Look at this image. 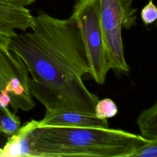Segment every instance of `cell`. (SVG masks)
<instances>
[{
    "label": "cell",
    "instance_id": "cell-13",
    "mask_svg": "<svg viewBox=\"0 0 157 157\" xmlns=\"http://www.w3.org/2000/svg\"><path fill=\"white\" fill-rule=\"evenodd\" d=\"M10 39V38L0 36V47L4 49H9Z\"/></svg>",
    "mask_w": 157,
    "mask_h": 157
},
{
    "label": "cell",
    "instance_id": "cell-10",
    "mask_svg": "<svg viewBox=\"0 0 157 157\" xmlns=\"http://www.w3.org/2000/svg\"><path fill=\"white\" fill-rule=\"evenodd\" d=\"M118 108L114 101L109 98L99 100L94 107V115L101 119H108L115 117Z\"/></svg>",
    "mask_w": 157,
    "mask_h": 157
},
{
    "label": "cell",
    "instance_id": "cell-6",
    "mask_svg": "<svg viewBox=\"0 0 157 157\" xmlns=\"http://www.w3.org/2000/svg\"><path fill=\"white\" fill-rule=\"evenodd\" d=\"M34 23V16L25 6L12 0H0V36L13 38L18 34L16 30L26 31Z\"/></svg>",
    "mask_w": 157,
    "mask_h": 157
},
{
    "label": "cell",
    "instance_id": "cell-1",
    "mask_svg": "<svg viewBox=\"0 0 157 157\" xmlns=\"http://www.w3.org/2000/svg\"><path fill=\"white\" fill-rule=\"evenodd\" d=\"M29 32L11 38L31 78L30 93L46 110H74L94 114L98 96L85 86L90 74L85 45L75 18L60 19L41 12Z\"/></svg>",
    "mask_w": 157,
    "mask_h": 157
},
{
    "label": "cell",
    "instance_id": "cell-11",
    "mask_svg": "<svg viewBox=\"0 0 157 157\" xmlns=\"http://www.w3.org/2000/svg\"><path fill=\"white\" fill-rule=\"evenodd\" d=\"M157 140H150L139 148L131 157H156Z\"/></svg>",
    "mask_w": 157,
    "mask_h": 157
},
{
    "label": "cell",
    "instance_id": "cell-14",
    "mask_svg": "<svg viewBox=\"0 0 157 157\" xmlns=\"http://www.w3.org/2000/svg\"><path fill=\"white\" fill-rule=\"evenodd\" d=\"M12 1L19 5L26 7V6H28L34 3L36 0H12Z\"/></svg>",
    "mask_w": 157,
    "mask_h": 157
},
{
    "label": "cell",
    "instance_id": "cell-7",
    "mask_svg": "<svg viewBox=\"0 0 157 157\" xmlns=\"http://www.w3.org/2000/svg\"><path fill=\"white\" fill-rule=\"evenodd\" d=\"M33 120L39 126L109 127L107 119L99 118L94 114L69 110H46L42 120Z\"/></svg>",
    "mask_w": 157,
    "mask_h": 157
},
{
    "label": "cell",
    "instance_id": "cell-3",
    "mask_svg": "<svg viewBox=\"0 0 157 157\" xmlns=\"http://www.w3.org/2000/svg\"><path fill=\"white\" fill-rule=\"evenodd\" d=\"M71 15L80 28L90 75L97 83L102 85L111 68L101 26L99 0H75Z\"/></svg>",
    "mask_w": 157,
    "mask_h": 157
},
{
    "label": "cell",
    "instance_id": "cell-5",
    "mask_svg": "<svg viewBox=\"0 0 157 157\" xmlns=\"http://www.w3.org/2000/svg\"><path fill=\"white\" fill-rule=\"evenodd\" d=\"M29 72L20 56L0 47V107L13 112L28 111L36 105L29 86Z\"/></svg>",
    "mask_w": 157,
    "mask_h": 157
},
{
    "label": "cell",
    "instance_id": "cell-9",
    "mask_svg": "<svg viewBox=\"0 0 157 157\" xmlns=\"http://www.w3.org/2000/svg\"><path fill=\"white\" fill-rule=\"evenodd\" d=\"M21 121L17 113L11 112L8 107H0V134L11 136L17 133Z\"/></svg>",
    "mask_w": 157,
    "mask_h": 157
},
{
    "label": "cell",
    "instance_id": "cell-15",
    "mask_svg": "<svg viewBox=\"0 0 157 157\" xmlns=\"http://www.w3.org/2000/svg\"><path fill=\"white\" fill-rule=\"evenodd\" d=\"M2 148H0V156H1V155H2Z\"/></svg>",
    "mask_w": 157,
    "mask_h": 157
},
{
    "label": "cell",
    "instance_id": "cell-2",
    "mask_svg": "<svg viewBox=\"0 0 157 157\" xmlns=\"http://www.w3.org/2000/svg\"><path fill=\"white\" fill-rule=\"evenodd\" d=\"M148 140L109 127L39 126L31 120L9 137L3 151L7 156L131 157Z\"/></svg>",
    "mask_w": 157,
    "mask_h": 157
},
{
    "label": "cell",
    "instance_id": "cell-12",
    "mask_svg": "<svg viewBox=\"0 0 157 157\" xmlns=\"http://www.w3.org/2000/svg\"><path fill=\"white\" fill-rule=\"evenodd\" d=\"M140 18L145 25L153 23L157 19V8L153 0H149L140 12Z\"/></svg>",
    "mask_w": 157,
    "mask_h": 157
},
{
    "label": "cell",
    "instance_id": "cell-8",
    "mask_svg": "<svg viewBox=\"0 0 157 157\" xmlns=\"http://www.w3.org/2000/svg\"><path fill=\"white\" fill-rule=\"evenodd\" d=\"M137 124L141 136L150 140H157V103L144 110L139 116Z\"/></svg>",
    "mask_w": 157,
    "mask_h": 157
},
{
    "label": "cell",
    "instance_id": "cell-4",
    "mask_svg": "<svg viewBox=\"0 0 157 157\" xmlns=\"http://www.w3.org/2000/svg\"><path fill=\"white\" fill-rule=\"evenodd\" d=\"M100 20L111 69L128 72L121 36L123 28L136 23L132 0H99Z\"/></svg>",
    "mask_w": 157,
    "mask_h": 157
}]
</instances>
